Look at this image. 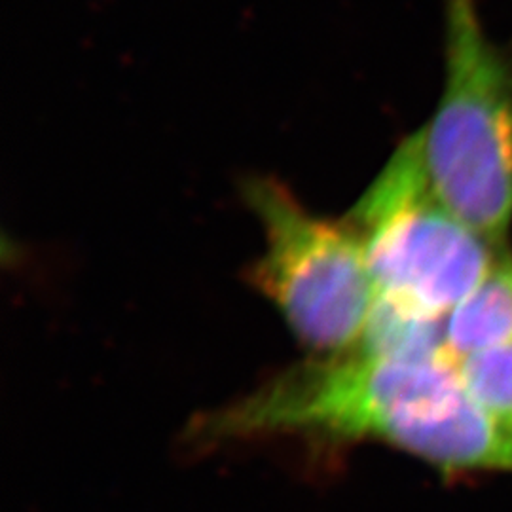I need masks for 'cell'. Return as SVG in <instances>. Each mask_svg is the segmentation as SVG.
Instances as JSON below:
<instances>
[{
	"instance_id": "cell-7",
	"label": "cell",
	"mask_w": 512,
	"mask_h": 512,
	"mask_svg": "<svg viewBox=\"0 0 512 512\" xmlns=\"http://www.w3.org/2000/svg\"><path fill=\"white\" fill-rule=\"evenodd\" d=\"M456 365L473 399L512 444V344L469 355Z\"/></svg>"
},
{
	"instance_id": "cell-1",
	"label": "cell",
	"mask_w": 512,
	"mask_h": 512,
	"mask_svg": "<svg viewBox=\"0 0 512 512\" xmlns=\"http://www.w3.org/2000/svg\"><path fill=\"white\" fill-rule=\"evenodd\" d=\"M202 440L274 435L380 440L442 473H512V444L450 357L395 361L359 348L289 368L202 416Z\"/></svg>"
},
{
	"instance_id": "cell-6",
	"label": "cell",
	"mask_w": 512,
	"mask_h": 512,
	"mask_svg": "<svg viewBox=\"0 0 512 512\" xmlns=\"http://www.w3.org/2000/svg\"><path fill=\"white\" fill-rule=\"evenodd\" d=\"M355 348L395 361L450 357L446 349V317H431L378 296Z\"/></svg>"
},
{
	"instance_id": "cell-5",
	"label": "cell",
	"mask_w": 512,
	"mask_h": 512,
	"mask_svg": "<svg viewBox=\"0 0 512 512\" xmlns=\"http://www.w3.org/2000/svg\"><path fill=\"white\" fill-rule=\"evenodd\" d=\"M512 344V258L494 268L446 315V349L454 363Z\"/></svg>"
},
{
	"instance_id": "cell-3",
	"label": "cell",
	"mask_w": 512,
	"mask_h": 512,
	"mask_svg": "<svg viewBox=\"0 0 512 512\" xmlns=\"http://www.w3.org/2000/svg\"><path fill=\"white\" fill-rule=\"evenodd\" d=\"M378 296L446 317L501 258L499 245L454 215L433 190L416 131L349 213Z\"/></svg>"
},
{
	"instance_id": "cell-4",
	"label": "cell",
	"mask_w": 512,
	"mask_h": 512,
	"mask_svg": "<svg viewBox=\"0 0 512 512\" xmlns=\"http://www.w3.org/2000/svg\"><path fill=\"white\" fill-rule=\"evenodd\" d=\"M245 198L266 247L249 272L256 291L311 349L340 353L363 336L378 289L363 239L348 220L313 217L274 179H253Z\"/></svg>"
},
{
	"instance_id": "cell-2",
	"label": "cell",
	"mask_w": 512,
	"mask_h": 512,
	"mask_svg": "<svg viewBox=\"0 0 512 512\" xmlns=\"http://www.w3.org/2000/svg\"><path fill=\"white\" fill-rule=\"evenodd\" d=\"M444 90L418 129L435 194L503 245L512 222V38L488 33L480 0H444Z\"/></svg>"
}]
</instances>
